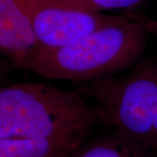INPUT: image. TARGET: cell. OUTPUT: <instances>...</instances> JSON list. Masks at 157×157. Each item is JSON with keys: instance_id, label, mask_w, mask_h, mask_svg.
Instances as JSON below:
<instances>
[{"instance_id": "cell-5", "label": "cell", "mask_w": 157, "mask_h": 157, "mask_svg": "<svg viewBox=\"0 0 157 157\" xmlns=\"http://www.w3.org/2000/svg\"><path fill=\"white\" fill-rule=\"evenodd\" d=\"M40 49L34 33L30 0H0V52L22 68Z\"/></svg>"}, {"instance_id": "cell-4", "label": "cell", "mask_w": 157, "mask_h": 157, "mask_svg": "<svg viewBox=\"0 0 157 157\" xmlns=\"http://www.w3.org/2000/svg\"><path fill=\"white\" fill-rule=\"evenodd\" d=\"M30 12L40 49L67 45L96 30L124 22L133 16L105 15L77 0H30Z\"/></svg>"}, {"instance_id": "cell-1", "label": "cell", "mask_w": 157, "mask_h": 157, "mask_svg": "<svg viewBox=\"0 0 157 157\" xmlns=\"http://www.w3.org/2000/svg\"><path fill=\"white\" fill-rule=\"evenodd\" d=\"M141 16L105 26L52 49H39L22 68L46 78L95 81L131 67L140 59L147 30Z\"/></svg>"}, {"instance_id": "cell-11", "label": "cell", "mask_w": 157, "mask_h": 157, "mask_svg": "<svg viewBox=\"0 0 157 157\" xmlns=\"http://www.w3.org/2000/svg\"><path fill=\"white\" fill-rule=\"evenodd\" d=\"M137 157H157V155H155V154H153L149 150H144L142 153H140Z\"/></svg>"}, {"instance_id": "cell-6", "label": "cell", "mask_w": 157, "mask_h": 157, "mask_svg": "<svg viewBox=\"0 0 157 157\" xmlns=\"http://www.w3.org/2000/svg\"><path fill=\"white\" fill-rule=\"evenodd\" d=\"M86 136L0 139V157H67L82 145Z\"/></svg>"}, {"instance_id": "cell-8", "label": "cell", "mask_w": 157, "mask_h": 157, "mask_svg": "<svg viewBox=\"0 0 157 157\" xmlns=\"http://www.w3.org/2000/svg\"><path fill=\"white\" fill-rule=\"evenodd\" d=\"M93 11L102 12L111 10H134L146 0H77Z\"/></svg>"}, {"instance_id": "cell-12", "label": "cell", "mask_w": 157, "mask_h": 157, "mask_svg": "<svg viewBox=\"0 0 157 157\" xmlns=\"http://www.w3.org/2000/svg\"><path fill=\"white\" fill-rule=\"evenodd\" d=\"M0 53H1V52H0Z\"/></svg>"}, {"instance_id": "cell-3", "label": "cell", "mask_w": 157, "mask_h": 157, "mask_svg": "<svg viewBox=\"0 0 157 157\" xmlns=\"http://www.w3.org/2000/svg\"><path fill=\"white\" fill-rule=\"evenodd\" d=\"M86 94L95 103L99 121L125 140L149 150L157 101V63L140 62L122 78L93 81Z\"/></svg>"}, {"instance_id": "cell-2", "label": "cell", "mask_w": 157, "mask_h": 157, "mask_svg": "<svg viewBox=\"0 0 157 157\" xmlns=\"http://www.w3.org/2000/svg\"><path fill=\"white\" fill-rule=\"evenodd\" d=\"M97 120L78 93L39 82L0 87V139L87 135Z\"/></svg>"}, {"instance_id": "cell-9", "label": "cell", "mask_w": 157, "mask_h": 157, "mask_svg": "<svg viewBox=\"0 0 157 157\" xmlns=\"http://www.w3.org/2000/svg\"><path fill=\"white\" fill-rule=\"evenodd\" d=\"M149 151L157 155V101L152 120V130Z\"/></svg>"}, {"instance_id": "cell-7", "label": "cell", "mask_w": 157, "mask_h": 157, "mask_svg": "<svg viewBox=\"0 0 157 157\" xmlns=\"http://www.w3.org/2000/svg\"><path fill=\"white\" fill-rule=\"evenodd\" d=\"M81 146L67 157H137L144 150H147L125 140L116 133L84 147Z\"/></svg>"}, {"instance_id": "cell-10", "label": "cell", "mask_w": 157, "mask_h": 157, "mask_svg": "<svg viewBox=\"0 0 157 157\" xmlns=\"http://www.w3.org/2000/svg\"><path fill=\"white\" fill-rule=\"evenodd\" d=\"M141 19H142V22L147 30L148 33L154 34L155 36L157 37V20L144 17H141Z\"/></svg>"}]
</instances>
